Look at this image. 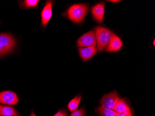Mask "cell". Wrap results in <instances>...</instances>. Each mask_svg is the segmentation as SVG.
Instances as JSON below:
<instances>
[{
  "label": "cell",
  "instance_id": "6da1fadb",
  "mask_svg": "<svg viewBox=\"0 0 155 116\" xmlns=\"http://www.w3.org/2000/svg\"><path fill=\"white\" fill-rule=\"evenodd\" d=\"M89 11L88 5L77 4L72 5L63 15L74 23H80L84 19Z\"/></svg>",
  "mask_w": 155,
  "mask_h": 116
},
{
  "label": "cell",
  "instance_id": "7a4b0ae2",
  "mask_svg": "<svg viewBox=\"0 0 155 116\" xmlns=\"http://www.w3.org/2000/svg\"><path fill=\"white\" fill-rule=\"evenodd\" d=\"M97 50L102 51L107 47L114 33L107 28L97 26L94 28Z\"/></svg>",
  "mask_w": 155,
  "mask_h": 116
},
{
  "label": "cell",
  "instance_id": "3957f363",
  "mask_svg": "<svg viewBox=\"0 0 155 116\" xmlns=\"http://www.w3.org/2000/svg\"><path fill=\"white\" fill-rule=\"evenodd\" d=\"M15 41L10 35L0 34V56L6 55L15 47Z\"/></svg>",
  "mask_w": 155,
  "mask_h": 116
},
{
  "label": "cell",
  "instance_id": "277c9868",
  "mask_svg": "<svg viewBox=\"0 0 155 116\" xmlns=\"http://www.w3.org/2000/svg\"><path fill=\"white\" fill-rule=\"evenodd\" d=\"M120 98L116 91L104 96L100 100L101 106L114 110Z\"/></svg>",
  "mask_w": 155,
  "mask_h": 116
},
{
  "label": "cell",
  "instance_id": "5b68a950",
  "mask_svg": "<svg viewBox=\"0 0 155 116\" xmlns=\"http://www.w3.org/2000/svg\"><path fill=\"white\" fill-rule=\"evenodd\" d=\"M77 45L79 48L96 46V39L94 31H89L82 35L78 40Z\"/></svg>",
  "mask_w": 155,
  "mask_h": 116
},
{
  "label": "cell",
  "instance_id": "8992f818",
  "mask_svg": "<svg viewBox=\"0 0 155 116\" xmlns=\"http://www.w3.org/2000/svg\"><path fill=\"white\" fill-rule=\"evenodd\" d=\"M19 101L16 93L13 91H6L0 92V103L7 105H15Z\"/></svg>",
  "mask_w": 155,
  "mask_h": 116
},
{
  "label": "cell",
  "instance_id": "52a82bcc",
  "mask_svg": "<svg viewBox=\"0 0 155 116\" xmlns=\"http://www.w3.org/2000/svg\"><path fill=\"white\" fill-rule=\"evenodd\" d=\"M105 3L101 2L91 8V13L96 22L99 24L103 22Z\"/></svg>",
  "mask_w": 155,
  "mask_h": 116
},
{
  "label": "cell",
  "instance_id": "ba28073f",
  "mask_svg": "<svg viewBox=\"0 0 155 116\" xmlns=\"http://www.w3.org/2000/svg\"><path fill=\"white\" fill-rule=\"evenodd\" d=\"M53 1H48L46 2L41 13V26L44 28L47 26L51 19L53 14L52 11Z\"/></svg>",
  "mask_w": 155,
  "mask_h": 116
},
{
  "label": "cell",
  "instance_id": "9c48e42d",
  "mask_svg": "<svg viewBox=\"0 0 155 116\" xmlns=\"http://www.w3.org/2000/svg\"><path fill=\"white\" fill-rule=\"evenodd\" d=\"M79 54L82 60L84 61H89L91 59L97 52V48L96 46L80 48H79Z\"/></svg>",
  "mask_w": 155,
  "mask_h": 116
},
{
  "label": "cell",
  "instance_id": "30bf717a",
  "mask_svg": "<svg viewBox=\"0 0 155 116\" xmlns=\"http://www.w3.org/2000/svg\"><path fill=\"white\" fill-rule=\"evenodd\" d=\"M123 42L121 39L115 34H113L111 40L105 51L107 52H117L121 49Z\"/></svg>",
  "mask_w": 155,
  "mask_h": 116
},
{
  "label": "cell",
  "instance_id": "8fae6325",
  "mask_svg": "<svg viewBox=\"0 0 155 116\" xmlns=\"http://www.w3.org/2000/svg\"><path fill=\"white\" fill-rule=\"evenodd\" d=\"M0 116H19L14 107L0 104Z\"/></svg>",
  "mask_w": 155,
  "mask_h": 116
},
{
  "label": "cell",
  "instance_id": "7c38bea8",
  "mask_svg": "<svg viewBox=\"0 0 155 116\" xmlns=\"http://www.w3.org/2000/svg\"><path fill=\"white\" fill-rule=\"evenodd\" d=\"M114 110L118 113H126L130 111L129 106L123 98H120L118 100Z\"/></svg>",
  "mask_w": 155,
  "mask_h": 116
},
{
  "label": "cell",
  "instance_id": "4fadbf2b",
  "mask_svg": "<svg viewBox=\"0 0 155 116\" xmlns=\"http://www.w3.org/2000/svg\"><path fill=\"white\" fill-rule=\"evenodd\" d=\"M96 112L101 116H116L117 114L114 110L104 108L102 106L97 107L96 109Z\"/></svg>",
  "mask_w": 155,
  "mask_h": 116
},
{
  "label": "cell",
  "instance_id": "5bb4252c",
  "mask_svg": "<svg viewBox=\"0 0 155 116\" xmlns=\"http://www.w3.org/2000/svg\"><path fill=\"white\" fill-rule=\"evenodd\" d=\"M81 96L78 95L70 101L68 105L69 110L70 111H74L77 110L81 102Z\"/></svg>",
  "mask_w": 155,
  "mask_h": 116
},
{
  "label": "cell",
  "instance_id": "9a60e30c",
  "mask_svg": "<svg viewBox=\"0 0 155 116\" xmlns=\"http://www.w3.org/2000/svg\"><path fill=\"white\" fill-rule=\"evenodd\" d=\"M39 2L38 0H26L22 2V6L26 8H35L38 5Z\"/></svg>",
  "mask_w": 155,
  "mask_h": 116
},
{
  "label": "cell",
  "instance_id": "2e32d148",
  "mask_svg": "<svg viewBox=\"0 0 155 116\" xmlns=\"http://www.w3.org/2000/svg\"><path fill=\"white\" fill-rule=\"evenodd\" d=\"M85 111L84 108H81L80 109L76 110L73 111L71 114V116H84Z\"/></svg>",
  "mask_w": 155,
  "mask_h": 116
},
{
  "label": "cell",
  "instance_id": "e0dca14e",
  "mask_svg": "<svg viewBox=\"0 0 155 116\" xmlns=\"http://www.w3.org/2000/svg\"><path fill=\"white\" fill-rule=\"evenodd\" d=\"M53 116H68V112L65 110H61Z\"/></svg>",
  "mask_w": 155,
  "mask_h": 116
},
{
  "label": "cell",
  "instance_id": "ac0fdd59",
  "mask_svg": "<svg viewBox=\"0 0 155 116\" xmlns=\"http://www.w3.org/2000/svg\"><path fill=\"white\" fill-rule=\"evenodd\" d=\"M131 115H132V114L131 113V111H130V112H126V113H117V114L116 116H130Z\"/></svg>",
  "mask_w": 155,
  "mask_h": 116
},
{
  "label": "cell",
  "instance_id": "d6986e66",
  "mask_svg": "<svg viewBox=\"0 0 155 116\" xmlns=\"http://www.w3.org/2000/svg\"><path fill=\"white\" fill-rule=\"evenodd\" d=\"M120 1H118V0H115V1H114V0H111V1H108V2H110L114 3H117V2H119Z\"/></svg>",
  "mask_w": 155,
  "mask_h": 116
},
{
  "label": "cell",
  "instance_id": "ffe728a7",
  "mask_svg": "<svg viewBox=\"0 0 155 116\" xmlns=\"http://www.w3.org/2000/svg\"><path fill=\"white\" fill-rule=\"evenodd\" d=\"M30 116H37L36 115H35V113H34V112H32V113H31V115H30Z\"/></svg>",
  "mask_w": 155,
  "mask_h": 116
},
{
  "label": "cell",
  "instance_id": "44dd1931",
  "mask_svg": "<svg viewBox=\"0 0 155 116\" xmlns=\"http://www.w3.org/2000/svg\"><path fill=\"white\" fill-rule=\"evenodd\" d=\"M155 40H154V41H153V45H154V46H155Z\"/></svg>",
  "mask_w": 155,
  "mask_h": 116
},
{
  "label": "cell",
  "instance_id": "7402d4cb",
  "mask_svg": "<svg viewBox=\"0 0 155 116\" xmlns=\"http://www.w3.org/2000/svg\"><path fill=\"white\" fill-rule=\"evenodd\" d=\"M131 116H133V115H131Z\"/></svg>",
  "mask_w": 155,
  "mask_h": 116
},
{
  "label": "cell",
  "instance_id": "603a6c76",
  "mask_svg": "<svg viewBox=\"0 0 155 116\" xmlns=\"http://www.w3.org/2000/svg\"></svg>",
  "mask_w": 155,
  "mask_h": 116
}]
</instances>
